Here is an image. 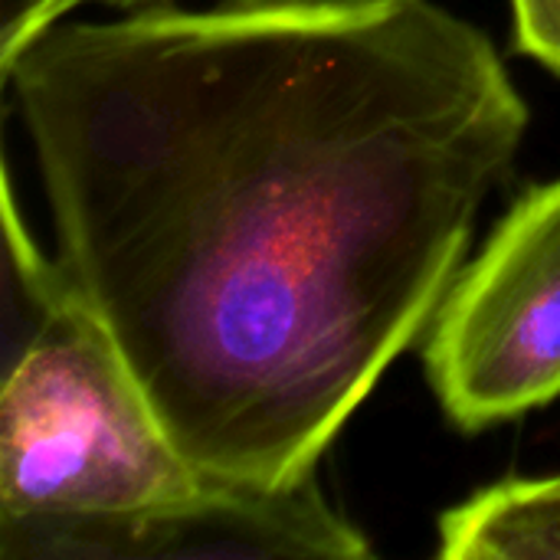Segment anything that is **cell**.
Segmentation results:
<instances>
[{
    "label": "cell",
    "instance_id": "obj_6",
    "mask_svg": "<svg viewBox=\"0 0 560 560\" xmlns=\"http://www.w3.org/2000/svg\"><path fill=\"white\" fill-rule=\"evenodd\" d=\"M174 0H0V62L16 56L26 43H33L49 26L69 20L82 7H108V10H144Z\"/></svg>",
    "mask_w": 560,
    "mask_h": 560
},
{
    "label": "cell",
    "instance_id": "obj_7",
    "mask_svg": "<svg viewBox=\"0 0 560 560\" xmlns=\"http://www.w3.org/2000/svg\"><path fill=\"white\" fill-rule=\"evenodd\" d=\"M515 46L560 75V0H509Z\"/></svg>",
    "mask_w": 560,
    "mask_h": 560
},
{
    "label": "cell",
    "instance_id": "obj_2",
    "mask_svg": "<svg viewBox=\"0 0 560 560\" xmlns=\"http://www.w3.org/2000/svg\"><path fill=\"white\" fill-rule=\"evenodd\" d=\"M3 180L0 522L125 518L197 495L115 338L49 259Z\"/></svg>",
    "mask_w": 560,
    "mask_h": 560
},
{
    "label": "cell",
    "instance_id": "obj_4",
    "mask_svg": "<svg viewBox=\"0 0 560 560\" xmlns=\"http://www.w3.org/2000/svg\"><path fill=\"white\" fill-rule=\"evenodd\" d=\"M3 560H361L368 535L331 505L318 472L266 489L207 476L177 505L125 518L0 522Z\"/></svg>",
    "mask_w": 560,
    "mask_h": 560
},
{
    "label": "cell",
    "instance_id": "obj_3",
    "mask_svg": "<svg viewBox=\"0 0 560 560\" xmlns=\"http://www.w3.org/2000/svg\"><path fill=\"white\" fill-rule=\"evenodd\" d=\"M423 364L463 433L560 400V177L528 187L459 269L427 328Z\"/></svg>",
    "mask_w": 560,
    "mask_h": 560
},
{
    "label": "cell",
    "instance_id": "obj_1",
    "mask_svg": "<svg viewBox=\"0 0 560 560\" xmlns=\"http://www.w3.org/2000/svg\"><path fill=\"white\" fill-rule=\"evenodd\" d=\"M0 72L69 282L180 453L266 489L427 335L532 125L436 0L161 3Z\"/></svg>",
    "mask_w": 560,
    "mask_h": 560
},
{
    "label": "cell",
    "instance_id": "obj_5",
    "mask_svg": "<svg viewBox=\"0 0 560 560\" xmlns=\"http://www.w3.org/2000/svg\"><path fill=\"white\" fill-rule=\"evenodd\" d=\"M443 560H560V472L505 479L453 505L436 525Z\"/></svg>",
    "mask_w": 560,
    "mask_h": 560
}]
</instances>
